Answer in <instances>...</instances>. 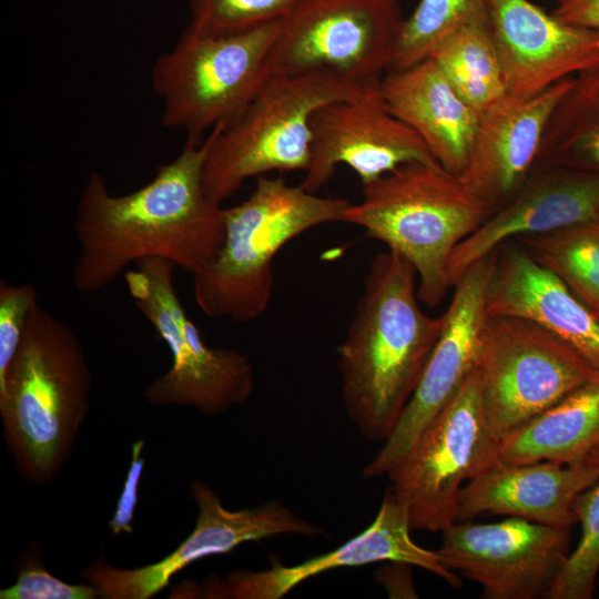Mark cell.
Listing matches in <instances>:
<instances>
[{
  "mask_svg": "<svg viewBox=\"0 0 599 599\" xmlns=\"http://www.w3.org/2000/svg\"><path fill=\"white\" fill-rule=\"evenodd\" d=\"M499 445L485 418L478 367L388 476L412 529L441 532L455 524L461 484L499 464Z\"/></svg>",
  "mask_w": 599,
  "mask_h": 599,
  "instance_id": "cell-10",
  "label": "cell"
},
{
  "mask_svg": "<svg viewBox=\"0 0 599 599\" xmlns=\"http://www.w3.org/2000/svg\"><path fill=\"white\" fill-rule=\"evenodd\" d=\"M572 80L528 99L506 95L480 116L460 177L494 212L514 197L537 164L547 124Z\"/></svg>",
  "mask_w": 599,
  "mask_h": 599,
  "instance_id": "cell-19",
  "label": "cell"
},
{
  "mask_svg": "<svg viewBox=\"0 0 599 599\" xmlns=\"http://www.w3.org/2000/svg\"><path fill=\"white\" fill-rule=\"evenodd\" d=\"M493 207L436 160L405 163L363 185L343 222L364 229L406 258L417 273L418 300L438 305L451 287L449 258Z\"/></svg>",
  "mask_w": 599,
  "mask_h": 599,
  "instance_id": "cell-4",
  "label": "cell"
},
{
  "mask_svg": "<svg viewBox=\"0 0 599 599\" xmlns=\"http://www.w3.org/2000/svg\"><path fill=\"white\" fill-rule=\"evenodd\" d=\"M593 450H599V446H598L596 449H593ZM593 450H592V451H593Z\"/></svg>",
  "mask_w": 599,
  "mask_h": 599,
  "instance_id": "cell-34",
  "label": "cell"
},
{
  "mask_svg": "<svg viewBox=\"0 0 599 599\" xmlns=\"http://www.w3.org/2000/svg\"><path fill=\"white\" fill-rule=\"evenodd\" d=\"M486 311L488 316L519 317L540 325L599 369L598 317L516 241L496 250Z\"/></svg>",
  "mask_w": 599,
  "mask_h": 599,
  "instance_id": "cell-20",
  "label": "cell"
},
{
  "mask_svg": "<svg viewBox=\"0 0 599 599\" xmlns=\"http://www.w3.org/2000/svg\"><path fill=\"white\" fill-rule=\"evenodd\" d=\"M351 202L324 197L282 177H256L247 199L225 209L223 244L214 261L193 275L197 307L209 317L245 323L268 307L273 262L292 240L316 226L343 222Z\"/></svg>",
  "mask_w": 599,
  "mask_h": 599,
  "instance_id": "cell-5",
  "label": "cell"
},
{
  "mask_svg": "<svg viewBox=\"0 0 599 599\" xmlns=\"http://www.w3.org/2000/svg\"><path fill=\"white\" fill-rule=\"evenodd\" d=\"M406 506L388 487L370 525L338 548L285 566L275 560L264 570L237 569L223 579L210 577L201 590L202 598L217 599H281L303 581L323 572L345 567H359L379 561L416 566L436 575L451 587L463 585L458 575L447 568L436 550L418 546L410 537Z\"/></svg>",
  "mask_w": 599,
  "mask_h": 599,
  "instance_id": "cell-15",
  "label": "cell"
},
{
  "mask_svg": "<svg viewBox=\"0 0 599 599\" xmlns=\"http://www.w3.org/2000/svg\"><path fill=\"white\" fill-rule=\"evenodd\" d=\"M417 282L402 255L376 254L337 348L347 416L368 440H385L392 433L443 327V314L430 317L420 309Z\"/></svg>",
  "mask_w": 599,
  "mask_h": 599,
  "instance_id": "cell-2",
  "label": "cell"
},
{
  "mask_svg": "<svg viewBox=\"0 0 599 599\" xmlns=\"http://www.w3.org/2000/svg\"><path fill=\"white\" fill-rule=\"evenodd\" d=\"M583 463L599 469V451L590 453ZM580 539L570 551L546 598L589 599L599 573V479L583 490L573 504Z\"/></svg>",
  "mask_w": 599,
  "mask_h": 599,
  "instance_id": "cell-28",
  "label": "cell"
},
{
  "mask_svg": "<svg viewBox=\"0 0 599 599\" xmlns=\"http://www.w3.org/2000/svg\"><path fill=\"white\" fill-rule=\"evenodd\" d=\"M312 133L311 162L301 183L312 193L339 164L349 166L363 186L405 163L435 160L420 136L387 109L379 87L363 98L322 106L312 119Z\"/></svg>",
  "mask_w": 599,
  "mask_h": 599,
  "instance_id": "cell-16",
  "label": "cell"
},
{
  "mask_svg": "<svg viewBox=\"0 0 599 599\" xmlns=\"http://www.w3.org/2000/svg\"><path fill=\"white\" fill-rule=\"evenodd\" d=\"M599 446V372L500 440V464L577 465Z\"/></svg>",
  "mask_w": 599,
  "mask_h": 599,
  "instance_id": "cell-23",
  "label": "cell"
},
{
  "mask_svg": "<svg viewBox=\"0 0 599 599\" xmlns=\"http://www.w3.org/2000/svg\"><path fill=\"white\" fill-rule=\"evenodd\" d=\"M495 256L496 251L473 264L454 284L440 334L422 377L384 445L364 467V477H388L479 367L488 322L486 291Z\"/></svg>",
  "mask_w": 599,
  "mask_h": 599,
  "instance_id": "cell-12",
  "label": "cell"
},
{
  "mask_svg": "<svg viewBox=\"0 0 599 599\" xmlns=\"http://www.w3.org/2000/svg\"><path fill=\"white\" fill-rule=\"evenodd\" d=\"M143 448L144 441L142 439L132 445L130 467L114 514L109 521L110 530L115 536L133 532L132 520L138 505L139 487L145 463L141 456Z\"/></svg>",
  "mask_w": 599,
  "mask_h": 599,
  "instance_id": "cell-32",
  "label": "cell"
},
{
  "mask_svg": "<svg viewBox=\"0 0 599 599\" xmlns=\"http://www.w3.org/2000/svg\"><path fill=\"white\" fill-rule=\"evenodd\" d=\"M91 583H68L44 567L29 565L20 570L13 585L0 590V599H95Z\"/></svg>",
  "mask_w": 599,
  "mask_h": 599,
  "instance_id": "cell-31",
  "label": "cell"
},
{
  "mask_svg": "<svg viewBox=\"0 0 599 599\" xmlns=\"http://www.w3.org/2000/svg\"><path fill=\"white\" fill-rule=\"evenodd\" d=\"M206 151V139L187 138L149 183L123 195L110 193L101 173L88 175L74 222L78 290H101L150 257L167 260L192 276L214 261L224 240L225 207L205 191Z\"/></svg>",
  "mask_w": 599,
  "mask_h": 599,
  "instance_id": "cell-1",
  "label": "cell"
},
{
  "mask_svg": "<svg viewBox=\"0 0 599 599\" xmlns=\"http://www.w3.org/2000/svg\"><path fill=\"white\" fill-rule=\"evenodd\" d=\"M174 267L167 260L150 257L124 273L138 309L173 357L171 368L145 388L144 398L160 407L189 406L206 415L221 414L250 398L253 366L244 353L205 344L179 298Z\"/></svg>",
  "mask_w": 599,
  "mask_h": 599,
  "instance_id": "cell-8",
  "label": "cell"
},
{
  "mask_svg": "<svg viewBox=\"0 0 599 599\" xmlns=\"http://www.w3.org/2000/svg\"><path fill=\"white\" fill-rule=\"evenodd\" d=\"M599 216V173L537 162L514 197L453 252L451 287L466 270L501 244Z\"/></svg>",
  "mask_w": 599,
  "mask_h": 599,
  "instance_id": "cell-18",
  "label": "cell"
},
{
  "mask_svg": "<svg viewBox=\"0 0 599 599\" xmlns=\"http://www.w3.org/2000/svg\"><path fill=\"white\" fill-rule=\"evenodd\" d=\"M429 58L480 116L507 95L489 19L463 26Z\"/></svg>",
  "mask_w": 599,
  "mask_h": 599,
  "instance_id": "cell-25",
  "label": "cell"
},
{
  "mask_svg": "<svg viewBox=\"0 0 599 599\" xmlns=\"http://www.w3.org/2000/svg\"><path fill=\"white\" fill-rule=\"evenodd\" d=\"M92 373L73 331L39 304L0 383L3 437L23 479L45 485L68 461L90 406Z\"/></svg>",
  "mask_w": 599,
  "mask_h": 599,
  "instance_id": "cell-3",
  "label": "cell"
},
{
  "mask_svg": "<svg viewBox=\"0 0 599 599\" xmlns=\"http://www.w3.org/2000/svg\"><path fill=\"white\" fill-rule=\"evenodd\" d=\"M597 317H598V319H599V316H597Z\"/></svg>",
  "mask_w": 599,
  "mask_h": 599,
  "instance_id": "cell-35",
  "label": "cell"
},
{
  "mask_svg": "<svg viewBox=\"0 0 599 599\" xmlns=\"http://www.w3.org/2000/svg\"><path fill=\"white\" fill-rule=\"evenodd\" d=\"M538 162L599 173V63L573 77L547 124Z\"/></svg>",
  "mask_w": 599,
  "mask_h": 599,
  "instance_id": "cell-24",
  "label": "cell"
},
{
  "mask_svg": "<svg viewBox=\"0 0 599 599\" xmlns=\"http://www.w3.org/2000/svg\"><path fill=\"white\" fill-rule=\"evenodd\" d=\"M488 19L485 0H419L404 21L388 72L428 59L435 48L456 30Z\"/></svg>",
  "mask_w": 599,
  "mask_h": 599,
  "instance_id": "cell-27",
  "label": "cell"
},
{
  "mask_svg": "<svg viewBox=\"0 0 599 599\" xmlns=\"http://www.w3.org/2000/svg\"><path fill=\"white\" fill-rule=\"evenodd\" d=\"M281 23L220 32L189 23L152 67L162 124L200 140L240 113L271 77L267 61Z\"/></svg>",
  "mask_w": 599,
  "mask_h": 599,
  "instance_id": "cell-7",
  "label": "cell"
},
{
  "mask_svg": "<svg viewBox=\"0 0 599 599\" xmlns=\"http://www.w3.org/2000/svg\"><path fill=\"white\" fill-rule=\"evenodd\" d=\"M191 496L197 506L193 531L161 560L123 569L98 559L82 569V577L102 599H150L189 565L209 556L227 554L240 545L278 535L315 537L324 530L278 500L240 510L226 509L220 496L194 479Z\"/></svg>",
  "mask_w": 599,
  "mask_h": 599,
  "instance_id": "cell-13",
  "label": "cell"
},
{
  "mask_svg": "<svg viewBox=\"0 0 599 599\" xmlns=\"http://www.w3.org/2000/svg\"><path fill=\"white\" fill-rule=\"evenodd\" d=\"M507 95L535 97L599 63V31L529 0H485Z\"/></svg>",
  "mask_w": 599,
  "mask_h": 599,
  "instance_id": "cell-17",
  "label": "cell"
},
{
  "mask_svg": "<svg viewBox=\"0 0 599 599\" xmlns=\"http://www.w3.org/2000/svg\"><path fill=\"white\" fill-rule=\"evenodd\" d=\"M404 21L398 0H298L282 19L268 72L327 71L363 87L378 85Z\"/></svg>",
  "mask_w": 599,
  "mask_h": 599,
  "instance_id": "cell-9",
  "label": "cell"
},
{
  "mask_svg": "<svg viewBox=\"0 0 599 599\" xmlns=\"http://www.w3.org/2000/svg\"><path fill=\"white\" fill-rule=\"evenodd\" d=\"M569 529L520 517L455 522L436 551L447 568L479 583L483 598H546L570 554Z\"/></svg>",
  "mask_w": 599,
  "mask_h": 599,
  "instance_id": "cell-14",
  "label": "cell"
},
{
  "mask_svg": "<svg viewBox=\"0 0 599 599\" xmlns=\"http://www.w3.org/2000/svg\"><path fill=\"white\" fill-rule=\"evenodd\" d=\"M378 87H363L327 71L271 75L240 113L210 131L203 164L207 195L222 203L251 177L272 171L305 172L316 111L363 98Z\"/></svg>",
  "mask_w": 599,
  "mask_h": 599,
  "instance_id": "cell-6",
  "label": "cell"
},
{
  "mask_svg": "<svg viewBox=\"0 0 599 599\" xmlns=\"http://www.w3.org/2000/svg\"><path fill=\"white\" fill-rule=\"evenodd\" d=\"M479 370L485 418L498 440L599 372L555 334L512 316H488Z\"/></svg>",
  "mask_w": 599,
  "mask_h": 599,
  "instance_id": "cell-11",
  "label": "cell"
},
{
  "mask_svg": "<svg viewBox=\"0 0 599 599\" xmlns=\"http://www.w3.org/2000/svg\"><path fill=\"white\" fill-rule=\"evenodd\" d=\"M599 316V216L515 240Z\"/></svg>",
  "mask_w": 599,
  "mask_h": 599,
  "instance_id": "cell-26",
  "label": "cell"
},
{
  "mask_svg": "<svg viewBox=\"0 0 599 599\" xmlns=\"http://www.w3.org/2000/svg\"><path fill=\"white\" fill-rule=\"evenodd\" d=\"M598 479L599 469L587 463H499L463 486L456 522L471 521L481 515H507L570 528L577 522V497Z\"/></svg>",
  "mask_w": 599,
  "mask_h": 599,
  "instance_id": "cell-21",
  "label": "cell"
},
{
  "mask_svg": "<svg viewBox=\"0 0 599 599\" xmlns=\"http://www.w3.org/2000/svg\"><path fill=\"white\" fill-rule=\"evenodd\" d=\"M387 109L425 142L447 171L461 175L478 131L480 115L428 58L387 72L379 84Z\"/></svg>",
  "mask_w": 599,
  "mask_h": 599,
  "instance_id": "cell-22",
  "label": "cell"
},
{
  "mask_svg": "<svg viewBox=\"0 0 599 599\" xmlns=\"http://www.w3.org/2000/svg\"><path fill=\"white\" fill-rule=\"evenodd\" d=\"M38 305L37 291L30 283L0 281V383L16 356L31 311Z\"/></svg>",
  "mask_w": 599,
  "mask_h": 599,
  "instance_id": "cell-30",
  "label": "cell"
},
{
  "mask_svg": "<svg viewBox=\"0 0 599 599\" xmlns=\"http://www.w3.org/2000/svg\"><path fill=\"white\" fill-rule=\"evenodd\" d=\"M298 0H189L190 23L234 31L285 18Z\"/></svg>",
  "mask_w": 599,
  "mask_h": 599,
  "instance_id": "cell-29",
  "label": "cell"
},
{
  "mask_svg": "<svg viewBox=\"0 0 599 599\" xmlns=\"http://www.w3.org/2000/svg\"><path fill=\"white\" fill-rule=\"evenodd\" d=\"M552 14L565 22L599 31V0H557Z\"/></svg>",
  "mask_w": 599,
  "mask_h": 599,
  "instance_id": "cell-33",
  "label": "cell"
}]
</instances>
